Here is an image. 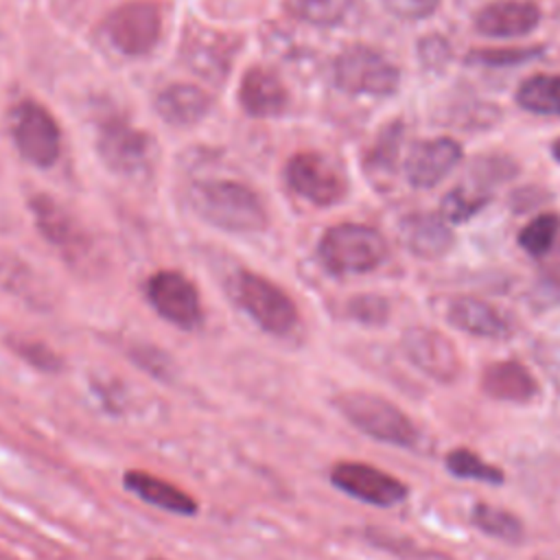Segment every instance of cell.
Returning a JSON list of instances; mask_svg holds the SVG:
<instances>
[{
  "instance_id": "6da1fadb",
  "label": "cell",
  "mask_w": 560,
  "mask_h": 560,
  "mask_svg": "<svg viewBox=\"0 0 560 560\" xmlns=\"http://www.w3.org/2000/svg\"><path fill=\"white\" fill-rule=\"evenodd\" d=\"M188 201L203 221L228 232H258L267 225V212L258 195L238 182H195Z\"/></svg>"
},
{
  "instance_id": "7a4b0ae2",
  "label": "cell",
  "mask_w": 560,
  "mask_h": 560,
  "mask_svg": "<svg viewBox=\"0 0 560 560\" xmlns=\"http://www.w3.org/2000/svg\"><path fill=\"white\" fill-rule=\"evenodd\" d=\"M332 405L357 431L376 442L398 448H413L420 440V431L409 413L381 394L348 389L337 394Z\"/></svg>"
},
{
  "instance_id": "3957f363",
  "label": "cell",
  "mask_w": 560,
  "mask_h": 560,
  "mask_svg": "<svg viewBox=\"0 0 560 560\" xmlns=\"http://www.w3.org/2000/svg\"><path fill=\"white\" fill-rule=\"evenodd\" d=\"M317 254L330 273L359 276L374 271L387 258V241L370 225L339 223L324 232Z\"/></svg>"
},
{
  "instance_id": "277c9868",
  "label": "cell",
  "mask_w": 560,
  "mask_h": 560,
  "mask_svg": "<svg viewBox=\"0 0 560 560\" xmlns=\"http://www.w3.org/2000/svg\"><path fill=\"white\" fill-rule=\"evenodd\" d=\"M236 304L269 335L284 337L298 324L293 300L262 276L241 271L232 282Z\"/></svg>"
},
{
  "instance_id": "5b68a950",
  "label": "cell",
  "mask_w": 560,
  "mask_h": 560,
  "mask_svg": "<svg viewBox=\"0 0 560 560\" xmlns=\"http://www.w3.org/2000/svg\"><path fill=\"white\" fill-rule=\"evenodd\" d=\"M335 83L348 94L389 96L398 90L400 72L374 48L354 44L337 57Z\"/></svg>"
},
{
  "instance_id": "8992f818",
  "label": "cell",
  "mask_w": 560,
  "mask_h": 560,
  "mask_svg": "<svg viewBox=\"0 0 560 560\" xmlns=\"http://www.w3.org/2000/svg\"><path fill=\"white\" fill-rule=\"evenodd\" d=\"M328 479L339 492L374 508H394L407 499V486L398 477L365 462H337Z\"/></svg>"
},
{
  "instance_id": "52a82bcc",
  "label": "cell",
  "mask_w": 560,
  "mask_h": 560,
  "mask_svg": "<svg viewBox=\"0 0 560 560\" xmlns=\"http://www.w3.org/2000/svg\"><path fill=\"white\" fill-rule=\"evenodd\" d=\"M287 182L315 206H335L346 197L348 184L341 168L322 153H298L287 162Z\"/></svg>"
},
{
  "instance_id": "ba28073f",
  "label": "cell",
  "mask_w": 560,
  "mask_h": 560,
  "mask_svg": "<svg viewBox=\"0 0 560 560\" xmlns=\"http://www.w3.org/2000/svg\"><path fill=\"white\" fill-rule=\"evenodd\" d=\"M405 357L418 368L424 376L438 383H455L462 374V359L453 341L435 328L411 326L402 332L400 339Z\"/></svg>"
},
{
  "instance_id": "9c48e42d",
  "label": "cell",
  "mask_w": 560,
  "mask_h": 560,
  "mask_svg": "<svg viewBox=\"0 0 560 560\" xmlns=\"http://www.w3.org/2000/svg\"><path fill=\"white\" fill-rule=\"evenodd\" d=\"M96 147L103 162L112 171L127 177L144 173L151 164V153H153L151 138L142 129H136L133 125L116 116L107 118L98 127Z\"/></svg>"
},
{
  "instance_id": "30bf717a",
  "label": "cell",
  "mask_w": 560,
  "mask_h": 560,
  "mask_svg": "<svg viewBox=\"0 0 560 560\" xmlns=\"http://www.w3.org/2000/svg\"><path fill=\"white\" fill-rule=\"evenodd\" d=\"M149 304L160 317L182 330H195L203 322L197 289L177 271H158L144 284Z\"/></svg>"
},
{
  "instance_id": "8fae6325",
  "label": "cell",
  "mask_w": 560,
  "mask_h": 560,
  "mask_svg": "<svg viewBox=\"0 0 560 560\" xmlns=\"http://www.w3.org/2000/svg\"><path fill=\"white\" fill-rule=\"evenodd\" d=\"M107 39L125 55H147L160 39V11L149 2H131L112 11L103 24Z\"/></svg>"
},
{
  "instance_id": "7c38bea8",
  "label": "cell",
  "mask_w": 560,
  "mask_h": 560,
  "mask_svg": "<svg viewBox=\"0 0 560 560\" xmlns=\"http://www.w3.org/2000/svg\"><path fill=\"white\" fill-rule=\"evenodd\" d=\"M11 129L20 153L28 162L50 166L59 158V127L42 105L33 101L20 103L13 109Z\"/></svg>"
},
{
  "instance_id": "4fadbf2b",
  "label": "cell",
  "mask_w": 560,
  "mask_h": 560,
  "mask_svg": "<svg viewBox=\"0 0 560 560\" xmlns=\"http://www.w3.org/2000/svg\"><path fill=\"white\" fill-rule=\"evenodd\" d=\"M462 162V147L453 138L440 136L416 142L405 158V177L413 188L438 186Z\"/></svg>"
},
{
  "instance_id": "5bb4252c",
  "label": "cell",
  "mask_w": 560,
  "mask_h": 560,
  "mask_svg": "<svg viewBox=\"0 0 560 560\" xmlns=\"http://www.w3.org/2000/svg\"><path fill=\"white\" fill-rule=\"evenodd\" d=\"M540 22V9L527 0H494L475 15V31L490 39L529 35Z\"/></svg>"
},
{
  "instance_id": "9a60e30c",
  "label": "cell",
  "mask_w": 560,
  "mask_h": 560,
  "mask_svg": "<svg viewBox=\"0 0 560 560\" xmlns=\"http://www.w3.org/2000/svg\"><path fill=\"white\" fill-rule=\"evenodd\" d=\"M481 392L492 400L525 405L538 396L540 385L527 365L514 359H505L483 368Z\"/></svg>"
},
{
  "instance_id": "2e32d148",
  "label": "cell",
  "mask_w": 560,
  "mask_h": 560,
  "mask_svg": "<svg viewBox=\"0 0 560 560\" xmlns=\"http://www.w3.org/2000/svg\"><path fill=\"white\" fill-rule=\"evenodd\" d=\"M122 488L136 494L140 501L168 514L195 516L199 512V503L186 490L144 470H125Z\"/></svg>"
},
{
  "instance_id": "e0dca14e",
  "label": "cell",
  "mask_w": 560,
  "mask_h": 560,
  "mask_svg": "<svg viewBox=\"0 0 560 560\" xmlns=\"http://www.w3.org/2000/svg\"><path fill=\"white\" fill-rule=\"evenodd\" d=\"M400 241L418 258H442L455 243L448 223L440 214L416 212L400 221Z\"/></svg>"
},
{
  "instance_id": "ac0fdd59",
  "label": "cell",
  "mask_w": 560,
  "mask_h": 560,
  "mask_svg": "<svg viewBox=\"0 0 560 560\" xmlns=\"http://www.w3.org/2000/svg\"><path fill=\"white\" fill-rule=\"evenodd\" d=\"M446 319L462 332L483 337V339H505L514 330L510 317L503 315L497 306L468 295L451 302L446 311Z\"/></svg>"
},
{
  "instance_id": "d6986e66",
  "label": "cell",
  "mask_w": 560,
  "mask_h": 560,
  "mask_svg": "<svg viewBox=\"0 0 560 560\" xmlns=\"http://www.w3.org/2000/svg\"><path fill=\"white\" fill-rule=\"evenodd\" d=\"M238 94L243 109L256 118L280 116L289 101L282 81L267 68H249L243 74Z\"/></svg>"
},
{
  "instance_id": "ffe728a7",
  "label": "cell",
  "mask_w": 560,
  "mask_h": 560,
  "mask_svg": "<svg viewBox=\"0 0 560 560\" xmlns=\"http://www.w3.org/2000/svg\"><path fill=\"white\" fill-rule=\"evenodd\" d=\"M210 96L192 83H173L155 98V109L162 120L184 127L199 122L210 112Z\"/></svg>"
},
{
  "instance_id": "44dd1931",
  "label": "cell",
  "mask_w": 560,
  "mask_h": 560,
  "mask_svg": "<svg viewBox=\"0 0 560 560\" xmlns=\"http://www.w3.org/2000/svg\"><path fill=\"white\" fill-rule=\"evenodd\" d=\"M31 210L35 214V223H37L39 232L50 243H55L57 247H66V249H74V247L81 245V241H83L81 225L52 197L35 195L31 199Z\"/></svg>"
},
{
  "instance_id": "7402d4cb",
  "label": "cell",
  "mask_w": 560,
  "mask_h": 560,
  "mask_svg": "<svg viewBox=\"0 0 560 560\" xmlns=\"http://www.w3.org/2000/svg\"><path fill=\"white\" fill-rule=\"evenodd\" d=\"M514 98L529 114L560 118V77L534 74L518 85Z\"/></svg>"
},
{
  "instance_id": "603a6c76",
  "label": "cell",
  "mask_w": 560,
  "mask_h": 560,
  "mask_svg": "<svg viewBox=\"0 0 560 560\" xmlns=\"http://www.w3.org/2000/svg\"><path fill=\"white\" fill-rule=\"evenodd\" d=\"M470 521L481 534L497 538L501 542L518 545L525 538L523 521L514 512L492 503H475L470 512Z\"/></svg>"
},
{
  "instance_id": "cb8c5ba5",
  "label": "cell",
  "mask_w": 560,
  "mask_h": 560,
  "mask_svg": "<svg viewBox=\"0 0 560 560\" xmlns=\"http://www.w3.org/2000/svg\"><path fill=\"white\" fill-rule=\"evenodd\" d=\"M444 466L457 479H470L490 486H499L505 481V472L499 466L486 462L470 448H451L444 457Z\"/></svg>"
},
{
  "instance_id": "d4e9b609",
  "label": "cell",
  "mask_w": 560,
  "mask_h": 560,
  "mask_svg": "<svg viewBox=\"0 0 560 560\" xmlns=\"http://www.w3.org/2000/svg\"><path fill=\"white\" fill-rule=\"evenodd\" d=\"M490 201V195L477 190L475 186L462 182L459 186L451 188L444 197H442V206H440V217L446 223H466L468 219H472L486 203Z\"/></svg>"
},
{
  "instance_id": "484cf974",
  "label": "cell",
  "mask_w": 560,
  "mask_h": 560,
  "mask_svg": "<svg viewBox=\"0 0 560 560\" xmlns=\"http://www.w3.org/2000/svg\"><path fill=\"white\" fill-rule=\"evenodd\" d=\"M560 232V217L556 212H542L534 217L521 232H518V245L532 256L542 258L549 254V249L556 243V236Z\"/></svg>"
},
{
  "instance_id": "4316f807",
  "label": "cell",
  "mask_w": 560,
  "mask_h": 560,
  "mask_svg": "<svg viewBox=\"0 0 560 560\" xmlns=\"http://www.w3.org/2000/svg\"><path fill=\"white\" fill-rule=\"evenodd\" d=\"M291 11L311 24L335 26L348 15L350 0H293Z\"/></svg>"
},
{
  "instance_id": "83f0119b",
  "label": "cell",
  "mask_w": 560,
  "mask_h": 560,
  "mask_svg": "<svg viewBox=\"0 0 560 560\" xmlns=\"http://www.w3.org/2000/svg\"><path fill=\"white\" fill-rule=\"evenodd\" d=\"M348 311H350V315H352L357 322H361V324H365V326H378V324H383V322L387 319V315H389L387 302H385L383 298H378V295H361V298H354V300L350 302Z\"/></svg>"
},
{
  "instance_id": "f1b7e54d",
  "label": "cell",
  "mask_w": 560,
  "mask_h": 560,
  "mask_svg": "<svg viewBox=\"0 0 560 560\" xmlns=\"http://www.w3.org/2000/svg\"><path fill=\"white\" fill-rule=\"evenodd\" d=\"M13 350L26 361L31 363L33 368L42 370V372H57L61 361L59 357L44 343L39 341H28V339H22V341H15L13 343Z\"/></svg>"
},
{
  "instance_id": "f546056e",
  "label": "cell",
  "mask_w": 560,
  "mask_h": 560,
  "mask_svg": "<svg viewBox=\"0 0 560 560\" xmlns=\"http://www.w3.org/2000/svg\"><path fill=\"white\" fill-rule=\"evenodd\" d=\"M538 48H499V50H475L468 55L470 61L481 66H516L527 61L529 57H536Z\"/></svg>"
},
{
  "instance_id": "4dcf8cb0",
  "label": "cell",
  "mask_w": 560,
  "mask_h": 560,
  "mask_svg": "<svg viewBox=\"0 0 560 560\" xmlns=\"http://www.w3.org/2000/svg\"><path fill=\"white\" fill-rule=\"evenodd\" d=\"M131 359L136 361V365L144 372H149L151 376L160 378V381H166L171 378L173 374V363L168 359V354L160 352L158 348H151V346H144V348H136L131 352Z\"/></svg>"
},
{
  "instance_id": "1f68e13d",
  "label": "cell",
  "mask_w": 560,
  "mask_h": 560,
  "mask_svg": "<svg viewBox=\"0 0 560 560\" xmlns=\"http://www.w3.org/2000/svg\"><path fill=\"white\" fill-rule=\"evenodd\" d=\"M398 144H400V129H387L381 140L376 142V147L372 149L370 155V168L372 171H392L396 155H398Z\"/></svg>"
},
{
  "instance_id": "d6a6232c",
  "label": "cell",
  "mask_w": 560,
  "mask_h": 560,
  "mask_svg": "<svg viewBox=\"0 0 560 560\" xmlns=\"http://www.w3.org/2000/svg\"><path fill=\"white\" fill-rule=\"evenodd\" d=\"M442 0H383L385 9L400 20H424L438 11Z\"/></svg>"
},
{
  "instance_id": "836d02e7",
  "label": "cell",
  "mask_w": 560,
  "mask_h": 560,
  "mask_svg": "<svg viewBox=\"0 0 560 560\" xmlns=\"http://www.w3.org/2000/svg\"><path fill=\"white\" fill-rule=\"evenodd\" d=\"M420 55L424 63H444L448 57V46L442 37H427L420 42Z\"/></svg>"
},
{
  "instance_id": "e575fe53",
  "label": "cell",
  "mask_w": 560,
  "mask_h": 560,
  "mask_svg": "<svg viewBox=\"0 0 560 560\" xmlns=\"http://www.w3.org/2000/svg\"><path fill=\"white\" fill-rule=\"evenodd\" d=\"M551 153H553V158L560 162V138L553 142V147H551Z\"/></svg>"
},
{
  "instance_id": "d590c367",
  "label": "cell",
  "mask_w": 560,
  "mask_h": 560,
  "mask_svg": "<svg viewBox=\"0 0 560 560\" xmlns=\"http://www.w3.org/2000/svg\"><path fill=\"white\" fill-rule=\"evenodd\" d=\"M147 560H164V558H147Z\"/></svg>"
}]
</instances>
